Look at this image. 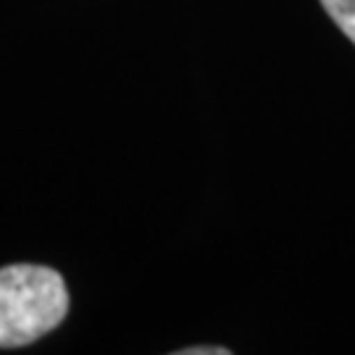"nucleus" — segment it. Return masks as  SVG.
I'll use <instances>...</instances> for the list:
<instances>
[{
  "label": "nucleus",
  "instance_id": "obj_1",
  "mask_svg": "<svg viewBox=\"0 0 355 355\" xmlns=\"http://www.w3.org/2000/svg\"><path fill=\"white\" fill-rule=\"evenodd\" d=\"M69 313L58 271L37 263L0 268V347H24L51 334Z\"/></svg>",
  "mask_w": 355,
  "mask_h": 355
},
{
  "label": "nucleus",
  "instance_id": "obj_2",
  "mask_svg": "<svg viewBox=\"0 0 355 355\" xmlns=\"http://www.w3.org/2000/svg\"><path fill=\"white\" fill-rule=\"evenodd\" d=\"M329 19L343 29V35L355 45V0H321Z\"/></svg>",
  "mask_w": 355,
  "mask_h": 355
},
{
  "label": "nucleus",
  "instance_id": "obj_3",
  "mask_svg": "<svg viewBox=\"0 0 355 355\" xmlns=\"http://www.w3.org/2000/svg\"><path fill=\"white\" fill-rule=\"evenodd\" d=\"M179 355H229L227 347H184Z\"/></svg>",
  "mask_w": 355,
  "mask_h": 355
}]
</instances>
